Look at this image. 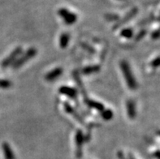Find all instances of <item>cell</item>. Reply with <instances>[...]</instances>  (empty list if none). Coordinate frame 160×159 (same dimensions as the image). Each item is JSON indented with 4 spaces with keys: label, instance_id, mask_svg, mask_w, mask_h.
<instances>
[{
    "label": "cell",
    "instance_id": "1",
    "mask_svg": "<svg viewBox=\"0 0 160 159\" xmlns=\"http://www.w3.org/2000/svg\"><path fill=\"white\" fill-rule=\"evenodd\" d=\"M120 68H121L122 73L124 75V77L125 79L126 84L128 85L131 90H135L138 87V82L136 79L134 77L133 73L132 72V69L130 67L128 62L125 60H123L120 62Z\"/></svg>",
    "mask_w": 160,
    "mask_h": 159
},
{
    "label": "cell",
    "instance_id": "2",
    "mask_svg": "<svg viewBox=\"0 0 160 159\" xmlns=\"http://www.w3.org/2000/svg\"><path fill=\"white\" fill-rule=\"evenodd\" d=\"M37 53H38L37 49L33 48V47H31V48L28 49L20 58H18L15 61L14 63L12 64V67L14 69H18L20 67H21L24 63H26L27 62H28L32 58H34L37 55Z\"/></svg>",
    "mask_w": 160,
    "mask_h": 159
},
{
    "label": "cell",
    "instance_id": "3",
    "mask_svg": "<svg viewBox=\"0 0 160 159\" xmlns=\"http://www.w3.org/2000/svg\"><path fill=\"white\" fill-rule=\"evenodd\" d=\"M22 53V47H16L15 50H13L12 53H11L8 57H7L2 62V67L3 68L5 67H8V66L12 65L15 62V61L18 58V57L20 56V54Z\"/></svg>",
    "mask_w": 160,
    "mask_h": 159
},
{
    "label": "cell",
    "instance_id": "4",
    "mask_svg": "<svg viewBox=\"0 0 160 159\" xmlns=\"http://www.w3.org/2000/svg\"><path fill=\"white\" fill-rule=\"evenodd\" d=\"M76 146H77V150H76V156L77 158H81L82 157V146L85 143V136L81 130H77L76 133Z\"/></svg>",
    "mask_w": 160,
    "mask_h": 159
},
{
    "label": "cell",
    "instance_id": "5",
    "mask_svg": "<svg viewBox=\"0 0 160 159\" xmlns=\"http://www.w3.org/2000/svg\"><path fill=\"white\" fill-rule=\"evenodd\" d=\"M63 107H64V110L66 112L68 113L69 115H72L73 118H74L75 119H77V120L81 123V124H82L83 126H86V123H85V120H84L83 118L79 115V113L77 112L75 109L73 108V107H72L68 102L63 103Z\"/></svg>",
    "mask_w": 160,
    "mask_h": 159
},
{
    "label": "cell",
    "instance_id": "6",
    "mask_svg": "<svg viewBox=\"0 0 160 159\" xmlns=\"http://www.w3.org/2000/svg\"><path fill=\"white\" fill-rule=\"evenodd\" d=\"M59 93H60L61 94L65 95V96H68L69 98L73 99V100H77V91L74 88H72V87L68 86H62L59 88Z\"/></svg>",
    "mask_w": 160,
    "mask_h": 159
},
{
    "label": "cell",
    "instance_id": "7",
    "mask_svg": "<svg viewBox=\"0 0 160 159\" xmlns=\"http://www.w3.org/2000/svg\"><path fill=\"white\" fill-rule=\"evenodd\" d=\"M63 68H61V67H56V68L53 69L51 72H49L48 73L46 74V76H45V80L47 81H49V82L55 81L56 79L59 78L61 75L63 74Z\"/></svg>",
    "mask_w": 160,
    "mask_h": 159
},
{
    "label": "cell",
    "instance_id": "8",
    "mask_svg": "<svg viewBox=\"0 0 160 159\" xmlns=\"http://www.w3.org/2000/svg\"><path fill=\"white\" fill-rule=\"evenodd\" d=\"M127 107V114L130 119H134L136 118L137 111H136V104L133 100H128L126 103Z\"/></svg>",
    "mask_w": 160,
    "mask_h": 159
},
{
    "label": "cell",
    "instance_id": "9",
    "mask_svg": "<svg viewBox=\"0 0 160 159\" xmlns=\"http://www.w3.org/2000/svg\"><path fill=\"white\" fill-rule=\"evenodd\" d=\"M59 14L63 17L65 22L68 24H73L77 20V16L75 15L72 14V13H70V12L66 10H61L59 12Z\"/></svg>",
    "mask_w": 160,
    "mask_h": 159
},
{
    "label": "cell",
    "instance_id": "10",
    "mask_svg": "<svg viewBox=\"0 0 160 159\" xmlns=\"http://www.w3.org/2000/svg\"><path fill=\"white\" fill-rule=\"evenodd\" d=\"M85 103L89 108H92V109H94L96 111H99V112H102V111H103L105 107L102 104L101 102H96V101H93V100H90V99L87 98L85 100Z\"/></svg>",
    "mask_w": 160,
    "mask_h": 159
},
{
    "label": "cell",
    "instance_id": "11",
    "mask_svg": "<svg viewBox=\"0 0 160 159\" xmlns=\"http://www.w3.org/2000/svg\"><path fill=\"white\" fill-rule=\"evenodd\" d=\"M2 148L5 159H16L14 153L12 151L9 144L7 143V142H3L2 145Z\"/></svg>",
    "mask_w": 160,
    "mask_h": 159
},
{
    "label": "cell",
    "instance_id": "12",
    "mask_svg": "<svg viewBox=\"0 0 160 159\" xmlns=\"http://www.w3.org/2000/svg\"><path fill=\"white\" fill-rule=\"evenodd\" d=\"M99 65H89L81 69V73L84 75H91L93 73H97L100 71Z\"/></svg>",
    "mask_w": 160,
    "mask_h": 159
},
{
    "label": "cell",
    "instance_id": "13",
    "mask_svg": "<svg viewBox=\"0 0 160 159\" xmlns=\"http://www.w3.org/2000/svg\"><path fill=\"white\" fill-rule=\"evenodd\" d=\"M73 76H74V79H75V81H76V82H77V85H78V87H79V89L81 90L82 95H83L84 101H85V99L88 98L87 94H86V92H85V88H84L83 84H82V82H81V79H80L79 75H78V73H77V72H75L73 73Z\"/></svg>",
    "mask_w": 160,
    "mask_h": 159
},
{
    "label": "cell",
    "instance_id": "14",
    "mask_svg": "<svg viewBox=\"0 0 160 159\" xmlns=\"http://www.w3.org/2000/svg\"><path fill=\"white\" fill-rule=\"evenodd\" d=\"M69 40H70V36H69L68 33H63V34L60 36V38H59V46L62 49L67 48L68 45Z\"/></svg>",
    "mask_w": 160,
    "mask_h": 159
},
{
    "label": "cell",
    "instance_id": "15",
    "mask_svg": "<svg viewBox=\"0 0 160 159\" xmlns=\"http://www.w3.org/2000/svg\"><path fill=\"white\" fill-rule=\"evenodd\" d=\"M101 116L105 120H111L113 118V112L110 109H104L101 112Z\"/></svg>",
    "mask_w": 160,
    "mask_h": 159
},
{
    "label": "cell",
    "instance_id": "16",
    "mask_svg": "<svg viewBox=\"0 0 160 159\" xmlns=\"http://www.w3.org/2000/svg\"><path fill=\"white\" fill-rule=\"evenodd\" d=\"M132 35H133V30L132 28H125V29H123L120 32V36L128 39L132 38Z\"/></svg>",
    "mask_w": 160,
    "mask_h": 159
},
{
    "label": "cell",
    "instance_id": "17",
    "mask_svg": "<svg viewBox=\"0 0 160 159\" xmlns=\"http://www.w3.org/2000/svg\"><path fill=\"white\" fill-rule=\"evenodd\" d=\"M135 14H136V11H133V12H131V13H130L129 15H128V16H126L125 19H124V20H122V21H120V22L118 23V24H116V26L114 27V29H116V28H119V27L121 26L122 24H124V23H126V22H127V21H128V20H129L130 19L132 18V16H133Z\"/></svg>",
    "mask_w": 160,
    "mask_h": 159
},
{
    "label": "cell",
    "instance_id": "18",
    "mask_svg": "<svg viewBox=\"0 0 160 159\" xmlns=\"http://www.w3.org/2000/svg\"><path fill=\"white\" fill-rule=\"evenodd\" d=\"M150 66L153 68H158L160 67V56L157 57V58H154L150 63Z\"/></svg>",
    "mask_w": 160,
    "mask_h": 159
},
{
    "label": "cell",
    "instance_id": "19",
    "mask_svg": "<svg viewBox=\"0 0 160 159\" xmlns=\"http://www.w3.org/2000/svg\"><path fill=\"white\" fill-rule=\"evenodd\" d=\"M11 86H12V83L9 81H7V80H0V88L7 89V88H9Z\"/></svg>",
    "mask_w": 160,
    "mask_h": 159
},
{
    "label": "cell",
    "instance_id": "20",
    "mask_svg": "<svg viewBox=\"0 0 160 159\" xmlns=\"http://www.w3.org/2000/svg\"><path fill=\"white\" fill-rule=\"evenodd\" d=\"M146 32H147V31H146V29H144V30L140 31V32H138V34L136 35V37H135V41L138 42V41L142 40V39L143 38V37H144L145 36H146Z\"/></svg>",
    "mask_w": 160,
    "mask_h": 159
},
{
    "label": "cell",
    "instance_id": "21",
    "mask_svg": "<svg viewBox=\"0 0 160 159\" xmlns=\"http://www.w3.org/2000/svg\"><path fill=\"white\" fill-rule=\"evenodd\" d=\"M81 47H83L84 49H86L90 53H93V54H94L95 53V51H94V49L93 48V47H91L90 46H89V44H87V43H81Z\"/></svg>",
    "mask_w": 160,
    "mask_h": 159
},
{
    "label": "cell",
    "instance_id": "22",
    "mask_svg": "<svg viewBox=\"0 0 160 159\" xmlns=\"http://www.w3.org/2000/svg\"><path fill=\"white\" fill-rule=\"evenodd\" d=\"M159 37H160V28H158V29H157V30L154 31V32L152 33L153 39H157Z\"/></svg>",
    "mask_w": 160,
    "mask_h": 159
},
{
    "label": "cell",
    "instance_id": "23",
    "mask_svg": "<svg viewBox=\"0 0 160 159\" xmlns=\"http://www.w3.org/2000/svg\"><path fill=\"white\" fill-rule=\"evenodd\" d=\"M153 156H154L155 158L160 159V150L159 149H158V150H156V151L154 152V153H153Z\"/></svg>",
    "mask_w": 160,
    "mask_h": 159
},
{
    "label": "cell",
    "instance_id": "24",
    "mask_svg": "<svg viewBox=\"0 0 160 159\" xmlns=\"http://www.w3.org/2000/svg\"><path fill=\"white\" fill-rule=\"evenodd\" d=\"M128 159H135V158H134V157L132 155V154H129V155H128Z\"/></svg>",
    "mask_w": 160,
    "mask_h": 159
},
{
    "label": "cell",
    "instance_id": "25",
    "mask_svg": "<svg viewBox=\"0 0 160 159\" xmlns=\"http://www.w3.org/2000/svg\"><path fill=\"white\" fill-rule=\"evenodd\" d=\"M157 133H158V135H159V136H160V131H158V132H157Z\"/></svg>",
    "mask_w": 160,
    "mask_h": 159
},
{
    "label": "cell",
    "instance_id": "26",
    "mask_svg": "<svg viewBox=\"0 0 160 159\" xmlns=\"http://www.w3.org/2000/svg\"><path fill=\"white\" fill-rule=\"evenodd\" d=\"M158 20H160V16H159V17H158Z\"/></svg>",
    "mask_w": 160,
    "mask_h": 159
}]
</instances>
